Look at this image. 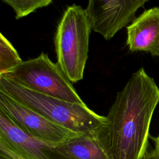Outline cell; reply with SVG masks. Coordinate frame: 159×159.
<instances>
[{
    "instance_id": "6da1fadb",
    "label": "cell",
    "mask_w": 159,
    "mask_h": 159,
    "mask_svg": "<svg viewBox=\"0 0 159 159\" xmlns=\"http://www.w3.org/2000/svg\"><path fill=\"white\" fill-rule=\"evenodd\" d=\"M159 103V88L143 68L119 91L106 117L114 159H142L148 150L152 118Z\"/></svg>"
},
{
    "instance_id": "7a4b0ae2",
    "label": "cell",
    "mask_w": 159,
    "mask_h": 159,
    "mask_svg": "<svg viewBox=\"0 0 159 159\" xmlns=\"http://www.w3.org/2000/svg\"><path fill=\"white\" fill-rule=\"evenodd\" d=\"M0 90L52 122L83 134L107 124L106 116L96 114L86 104L43 94L0 75Z\"/></svg>"
},
{
    "instance_id": "3957f363",
    "label": "cell",
    "mask_w": 159,
    "mask_h": 159,
    "mask_svg": "<svg viewBox=\"0 0 159 159\" xmlns=\"http://www.w3.org/2000/svg\"><path fill=\"white\" fill-rule=\"evenodd\" d=\"M91 29L86 9L76 4L66 7L57 27V63L71 83L83 78Z\"/></svg>"
},
{
    "instance_id": "277c9868",
    "label": "cell",
    "mask_w": 159,
    "mask_h": 159,
    "mask_svg": "<svg viewBox=\"0 0 159 159\" xmlns=\"http://www.w3.org/2000/svg\"><path fill=\"white\" fill-rule=\"evenodd\" d=\"M9 80L32 91L64 101L84 104L72 83L47 53L22 61L6 74Z\"/></svg>"
},
{
    "instance_id": "5b68a950",
    "label": "cell",
    "mask_w": 159,
    "mask_h": 159,
    "mask_svg": "<svg viewBox=\"0 0 159 159\" xmlns=\"http://www.w3.org/2000/svg\"><path fill=\"white\" fill-rule=\"evenodd\" d=\"M0 110L29 134L49 144L59 143L81 134L52 122L1 90Z\"/></svg>"
},
{
    "instance_id": "8992f818",
    "label": "cell",
    "mask_w": 159,
    "mask_h": 159,
    "mask_svg": "<svg viewBox=\"0 0 159 159\" xmlns=\"http://www.w3.org/2000/svg\"><path fill=\"white\" fill-rule=\"evenodd\" d=\"M148 0H88L86 8L92 30L104 39H111L129 25L137 11Z\"/></svg>"
},
{
    "instance_id": "52a82bcc",
    "label": "cell",
    "mask_w": 159,
    "mask_h": 159,
    "mask_svg": "<svg viewBox=\"0 0 159 159\" xmlns=\"http://www.w3.org/2000/svg\"><path fill=\"white\" fill-rule=\"evenodd\" d=\"M106 125L59 143H47L45 152L50 159H114Z\"/></svg>"
},
{
    "instance_id": "ba28073f",
    "label": "cell",
    "mask_w": 159,
    "mask_h": 159,
    "mask_svg": "<svg viewBox=\"0 0 159 159\" xmlns=\"http://www.w3.org/2000/svg\"><path fill=\"white\" fill-rule=\"evenodd\" d=\"M47 143L24 131L0 110V159H50L45 152Z\"/></svg>"
},
{
    "instance_id": "9c48e42d",
    "label": "cell",
    "mask_w": 159,
    "mask_h": 159,
    "mask_svg": "<svg viewBox=\"0 0 159 159\" xmlns=\"http://www.w3.org/2000/svg\"><path fill=\"white\" fill-rule=\"evenodd\" d=\"M126 29V45L130 52L159 57V7L145 10Z\"/></svg>"
},
{
    "instance_id": "30bf717a",
    "label": "cell",
    "mask_w": 159,
    "mask_h": 159,
    "mask_svg": "<svg viewBox=\"0 0 159 159\" xmlns=\"http://www.w3.org/2000/svg\"><path fill=\"white\" fill-rule=\"evenodd\" d=\"M22 61L11 43L0 34V75L6 74Z\"/></svg>"
},
{
    "instance_id": "8fae6325",
    "label": "cell",
    "mask_w": 159,
    "mask_h": 159,
    "mask_svg": "<svg viewBox=\"0 0 159 159\" xmlns=\"http://www.w3.org/2000/svg\"><path fill=\"white\" fill-rule=\"evenodd\" d=\"M11 7L15 12L16 19H21L34 12L37 9L46 7L53 0H1Z\"/></svg>"
},
{
    "instance_id": "7c38bea8",
    "label": "cell",
    "mask_w": 159,
    "mask_h": 159,
    "mask_svg": "<svg viewBox=\"0 0 159 159\" xmlns=\"http://www.w3.org/2000/svg\"><path fill=\"white\" fill-rule=\"evenodd\" d=\"M142 159H158L154 149L147 150Z\"/></svg>"
},
{
    "instance_id": "4fadbf2b",
    "label": "cell",
    "mask_w": 159,
    "mask_h": 159,
    "mask_svg": "<svg viewBox=\"0 0 159 159\" xmlns=\"http://www.w3.org/2000/svg\"><path fill=\"white\" fill-rule=\"evenodd\" d=\"M152 139V140L154 142V145H155V148L154 150L155 152V153L157 155V158L159 159V135L157 137H150Z\"/></svg>"
}]
</instances>
